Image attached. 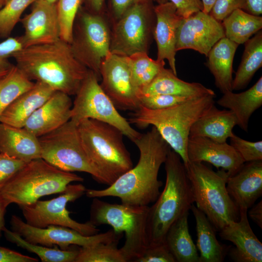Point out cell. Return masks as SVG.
Masks as SVG:
<instances>
[{"label": "cell", "mask_w": 262, "mask_h": 262, "mask_svg": "<svg viewBox=\"0 0 262 262\" xmlns=\"http://www.w3.org/2000/svg\"><path fill=\"white\" fill-rule=\"evenodd\" d=\"M8 70L0 72V79L2 78L4 75L6 74V73L8 72Z\"/></svg>", "instance_id": "cell-54"}, {"label": "cell", "mask_w": 262, "mask_h": 262, "mask_svg": "<svg viewBox=\"0 0 262 262\" xmlns=\"http://www.w3.org/2000/svg\"><path fill=\"white\" fill-rule=\"evenodd\" d=\"M0 153L25 163L41 158L38 138L24 128L0 122Z\"/></svg>", "instance_id": "cell-24"}, {"label": "cell", "mask_w": 262, "mask_h": 262, "mask_svg": "<svg viewBox=\"0 0 262 262\" xmlns=\"http://www.w3.org/2000/svg\"><path fill=\"white\" fill-rule=\"evenodd\" d=\"M26 163L19 159L0 153V192Z\"/></svg>", "instance_id": "cell-41"}, {"label": "cell", "mask_w": 262, "mask_h": 262, "mask_svg": "<svg viewBox=\"0 0 262 262\" xmlns=\"http://www.w3.org/2000/svg\"><path fill=\"white\" fill-rule=\"evenodd\" d=\"M84 179L73 172L61 170L42 158L26 163L7 182L0 196L9 205L32 204L42 196L63 192L72 182Z\"/></svg>", "instance_id": "cell-7"}, {"label": "cell", "mask_w": 262, "mask_h": 262, "mask_svg": "<svg viewBox=\"0 0 262 262\" xmlns=\"http://www.w3.org/2000/svg\"><path fill=\"white\" fill-rule=\"evenodd\" d=\"M151 0H111L113 16L117 20L133 5Z\"/></svg>", "instance_id": "cell-47"}, {"label": "cell", "mask_w": 262, "mask_h": 262, "mask_svg": "<svg viewBox=\"0 0 262 262\" xmlns=\"http://www.w3.org/2000/svg\"><path fill=\"white\" fill-rule=\"evenodd\" d=\"M78 128L83 147L105 185H111L133 166L124 135L117 128L93 119L82 120Z\"/></svg>", "instance_id": "cell-5"}, {"label": "cell", "mask_w": 262, "mask_h": 262, "mask_svg": "<svg viewBox=\"0 0 262 262\" xmlns=\"http://www.w3.org/2000/svg\"><path fill=\"white\" fill-rule=\"evenodd\" d=\"M245 0H216L209 14L217 20L222 21L234 10H244Z\"/></svg>", "instance_id": "cell-44"}, {"label": "cell", "mask_w": 262, "mask_h": 262, "mask_svg": "<svg viewBox=\"0 0 262 262\" xmlns=\"http://www.w3.org/2000/svg\"><path fill=\"white\" fill-rule=\"evenodd\" d=\"M31 12L20 19L24 34L19 37L23 48L54 42L60 38L57 4L36 0Z\"/></svg>", "instance_id": "cell-17"}, {"label": "cell", "mask_w": 262, "mask_h": 262, "mask_svg": "<svg viewBox=\"0 0 262 262\" xmlns=\"http://www.w3.org/2000/svg\"><path fill=\"white\" fill-rule=\"evenodd\" d=\"M149 209V206L113 204L93 198L89 221L96 227L108 225L115 232L124 233L125 242L120 250L126 262H135L148 246Z\"/></svg>", "instance_id": "cell-8"}, {"label": "cell", "mask_w": 262, "mask_h": 262, "mask_svg": "<svg viewBox=\"0 0 262 262\" xmlns=\"http://www.w3.org/2000/svg\"><path fill=\"white\" fill-rule=\"evenodd\" d=\"M203 4L202 11L209 14L216 0H201Z\"/></svg>", "instance_id": "cell-52"}, {"label": "cell", "mask_w": 262, "mask_h": 262, "mask_svg": "<svg viewBox=\"0 0 262 262\" xmlns=\"http://www.w3.org/2000/svg\"><path fill=\"white\" fill-rule=\"evenodd\" d=\"M38 138L41 158L66 172H83L98 183L106 184L100 173L89 159L82 143L78 124L70 120L58 129Z\"/></svg>", "instance_id": "cell-9"}, {"label": "cell", "mask_w": 262, "mask_h": 262, "mask_svg": "<svg viewBox=\"0 0 262 262\" xmlns=\"http://www.w3.org/2000/svg\"><path fill=\"white\" fill-rule=\"evenodd\" d=\"M164 164L166 180L164 190L149 206L147 223L148 245L164 243L170 227L188 213L194 203L191 185L180 155L171 148Z\"/></svg>", "instance_id": "cell-3"}, {"label": "cell", "mask_w": 262, "mask_h": 262, "mask_svg": "<svg viewBox=\"0 0 262 262\" xmlns=\"http://www.w3.org/2000/svg\"><path fill=\"white\" fill-rule=\"evenodd\" d=\"M82 0H59L57 14L60 29V38L70 44L76 15Z\"/></svg>", "instance_id": "cell-38"}, {"label": "cell", "mask_w": 262, "mask_h": 262, "mask_svg": "<svg viewBox=\"0 0 262 262\" xmlns=\"http://www.w3.org/2000/svg\"><path fill=\"white\" fill-rule=\"evenodd\" d=\"M244 11L255 16H260L262 14V0H245Z\"/></svg>", "instance_id": "cell-49"}, {"label": "cell", "mask_w": 262, "mask_h": 262, "mask_svg": "<svg viewBox=\"0 0 262 262\" xmlns=\"http://www.w3.org/2000/svg\"><path fill=\"white\" fill-rule=\"evenodd\" d=\"M262 66V31L261 30L245 43L242 60L232 80V90L245 88Z\"/></svg>", "instance_id": "cell-31"}, {"label": "cell", "mask_w": 262, "mask_h": 262, "mask_svg": "<svg viewBox=\"0 0 262 262\" xmlns=\"http://www.w3.org/2000/svg\"><path fill=\"white\" fill-rule=\"evenodd\" d=\"M238 122L229 110H219L214 105L192 126L189 137H204L218 143H225L233 134Z\"/></svg>", "instance_id": "cell-26"}, {"label": "cell", "mask_w": 262, "mask_h": 262, "mask_svg": "<svg viewBox=\"0 0 262 262\" xmlns=\"http://www.w3.org/2000/svg\"><path fill=\"white\" fill-rule=\"evenodd\" d=\"M110 40L109 30L103 17L97 14L82 13L70 44L75 57L99 80L101 63L110 53Z\"/></svg>", "instance_id": "cell-13"}, {"label": "cell", "mask_w": 262, "mask_h": 262, "mask_svg": "<svg viewBox=\"0 0 262 262\" xmlns=\"http://www.w3.org/2000/svg\"><path fill=\"white\" fill-rule=\"evenodd\" d=\"M158 4L167 2L173 3L176 8L177 14L182 18L203 10L201 0H155Z\"/></svg>", "instance_id": "cell-45"}, {"label": "cell", "mask_w": 262, "mask_h": 262, "mask_svg": "<svg viewBox=\"0 0 262 262\" xmlns=\"http://www.w3.org/2000/svg\"><path fill=\"white\" fill-rule=\"evenodd\" d=\"M225 37L221 22L202 11L182 18L176 36V51L191 49L206 57L213 46Z\"/></svg>", "instance_id": "cell-16"}, {"label": "cell", "mask_w": 262, "mask_h": 262, "mask_svg": "<svg viewBox=\"0 0 262 262\" xmlns=\"http://www.w3.org/2000/svg\"><path fill=\"white\" fill-rule=\"evenodd\" d=\"M190 210L196 223V247L199 252L200 262H222L229 250L216 237L215 229L205 214L193 204Z\"/></svg>", "instance_id": "cell-29"}, {"label": "cell", "mask_w": 262, "mask_h": 262, "mask_svg": "<svg viewBox=\"0 0 262 262\" xmlns=\"http://www.w3.org/2000/svg\"><path fill=\"white\" fill-rule=\"evenodd\" d=\"M131 80L137 93L150 83L164 68V61L154 60L147 52H140L127 56Z\"/></svg>", "instance_id": "cell-33"}, {"label": "cell", "mask_w": 262, "mask_h": 262, "mask_svg": "<svg viewBox=\"0 0 262 262\" xmlns=\"http://www.w3.org/2000/svg\"><path fill=\"white\" fill-rule=\"evenodd\" d=\"M118 243H99L81 246L75 262H126L117 247Z\"/></svg>", "instance_id": "cell-36"}, {"label": "cell", "mask_w": 262, "mask_h": 262, "mask_svg": "<svg viewBox=\"0 0 262 262\" xmlns=\"http://www.w3.org/2000/svg\"><path fill=\"white\" fill-rule=\"evenodd\" d=\"M55 92L39 81L29 90L19 96L2 113L0 122L23 128L31 115Z\"/></svg>", "instance_id": "cell-23"}, {"label": "cell", "mask_w": 262, "mask_h": 262, "mask_svg": "<svg viewBox=\"0 0 262 262\" xmlns=\"http://www.w3.org/2000/svg\"><path fill=\"white\" fill-rule=\"evenodd\" d=\"M89 7L95 13L100 12L103 6L104 0H86Z\"/></svg>", "instance_id": "cell-51"}, {"label": "cell", "mask_w": 262, "mask_h": 262, "mask_svg": "<svg viewBox=\"0 0 262 262\" xmlns=\"http://www.w3.org/2000/svg\"><path fill=\"white\" fill-rule=\"evenodd\" d=\"M6 3V0H0V9Z\"/></svg>", "instance_id": "cell-53"}, {"label": "cell", "mask_w": 262, "mask_h": 262, "mask_svg": "<svg viewBox=\"0 0 262 262\" xmlns=\"http://www.w3.org/2000/svg\"><path fill=\"white\" fill-rule=\"evenodd\" d=\"M12 230L26 241L49 247L58 246L61 249H68L71 246H84L99 243L119 242L122 233L110 229L105 232L85 236L73 229L55 225L45 228L32 226L16 215L10 220Z\"/></svg>", "instance_id": "cell-14"}, {"label": "cell", "mask_w": 262, "mask_h": 262, "mask_svg": "<svg viewBox=\"0 0 262 262\" xmlns=\"http://www.w3.org/2000/svg\"><path fill=\"white\" fill-rule=\"evenodd\" d=\"M184 214L170 227L164 243L174 257L176 262H200L199 255L190 234L188 217Z\"/></svg>", "instance_id": "cell-30"}, {"label": "cell", "mask_w": 262, "mask_h": 262, "mask_svg": "<svg viewBox=\"0 0 262 262\" xmlns=\"http://www.w3.org/2000/svg\"><path fill=\"white\" fill-rule=\"evenodd\" d=\"M99 79L92 70L88 72L75 94L70 120L78 124L85 119H93L113 125L133 142L141 134L118 112L98 83Z\"/></svg>", "instance_id": "cell-10"}, {"label": "cell", "mask_w": 262, "mask_h": 262, "mask_svg": "<svg viewBox=\"0 0 262 262\" xmlns=\"http://www.w3.org/2000/svg\"><path fill=\"white\" fill-rule=\"evenodd\" d=\"M229 138L230 145L238 152L245 162L262 160V141H247L234 133Z\"/></svg>", "instance_id": "cell-39"}, {"label": "cell", "mask_w": 262, "mask_h": 262, "mask_svg": "<svg viewBox=\"0 0 262 262\" xmlns=\"http://www.w3.org/2000/svg\"><path fill=\"white\" fill-rule=\"evenodd\" d=\"M215 95L191 98L175 106L151 110L142 106L130 114V124L144 129L154 127L170 148L180 157L184 164L188 162L187 144L193 124L214 105Z\"/></svg>", "instance_id": "cell-4"}, {"label": "cell", "mask_w": 262, "mask_h": 262, "mask_svg": "<svg viewBox=\"0 0 262 262\" xmlns=\"http://www.w3.org/2000/svg\"><path fill=\"white\" fill-rule=\"evenodd\" d=\"M226 187L239 209L248 210L262 195V160L245 162Z\"/></svg>", "instance_id": "cell-22"}, {"label": "cell", "mask_w": 262, "mask_h": 262, "mask_svg": "<svg viewBox=\"0 0 262 262\" xmlns=\"http://www.w3.org/2000/svg\"><path fill=\"white\" fill-rule=\"evenodd\" d=\"M101 88L117 109L134 111L139 107L137 91L131 77L127 56L110 53L100 67Z\"/></svg>", "instance_id": "cell-15"}, {"label": "cell", "mask_w": 262, "mask_h": 262, "mask_svg": "<svg viewBox=\"0 0 262 262\" xmlns=\"http://www.w3.org/2000/svg\"><path fill=\"white\" fill-rule=\"evenodd\" d=\"M12 57L30 80L69 96L75 95L89 70L75 57L70 44L61 38L24 48Z\"/></svg>", "instance_id": "cell-2"}, {"label": "cell", "mask_w": 262, "mask_h": 262, "mask_svg": "<svg viewBox=\"0 0 262 262\" xmlns=\"http://www.w3.org/2000/svg\"><path fill=\"white\" fill-rule=\"evenodd\" d=\"M225 36L238 45L245 43L262 28V17L238 9L222 21Z\"/></svg>", "instance_id": "cell-32"}, {"label": "cell", "mask_w": 262, "mask_h": 262, "mask_svg": "<svg viewBox=\"0 0 262 262\" xmlns=\"http://www.w3.org/2000/svg\"><path fill=\"white\" fill-rule=\"evenodd\" d=\"M135 262H176L165 243L148 245Z\"/></svg>", "instance_id": "cell-42"}, {"label": "cell", "mask_w": 262, "mask_h": 262, "mask_svg": "<svg viewBox=\"0 0 262 262\" xmlns=\"http://www.w3.org/2000/svg\"><path fill=\"white\" fill-rule=\"evenodd\" d=\"M3 232L8 241L36 254L42 262H75L78 253V250L59 249L31 243L5 227Z\"/></svg>", "instance_id": "cell-34"}, {"label": "cell", "mask_w": 262, "mask_h": 262, "mask_svg": "<svg viewBox=\"0 0 262 262\" xmlns=\"http://www.w3.org/2000/svg\"><path fill=\"white\" fill-rule=\"evenodd\" d=\"M189 162L211 164L230 176L237 172L245 163L230 144L218 143L204 137H189L187 144Z\"/></svg>", "instance_id": "cell-18"}, {"label": "cell", "mask_w": 262, "mask_h": 262, "mask_svg": "<svg viewBox=\"0 0 262 262\" xmlns=\"http://www.w3.org/2000/svg\"><path fill=\"white\" fill-rule=\"evenodd\" d=\"M50 3H56L57 0H44Z\"/></svg>", "instance_id": "cell-55"}, {"label": "cell", "mask_w": 262, "mask_h": 262, "mask_svg": "<svg viewBox=\"0 0 262 262\" xmlns=\"http://www.w3.org/2000/svg\"><path fill=\"white\" fill-rule=\"evenodd\" d=\"M8 205L0 196V239L5 227L4 216Z\"/></svg>", "instance_id": "cell-50"}, {"label": "cell", "mask_w": 262, "mask_h": 262, "mask_svg": "<svg viewBox=\"0 0 262 262\" xmlns=\"http://www.w3.org/2000/svg\"><path fill=\"white\" fill-rule=\"evenodd\" d=\"M38 260L0 246V262H37Z\"/></svg>", "instance_id": "cell-46"}, {"label": "cell", "mask_w": 262, "mask_h": 262, "mask_svg": "<svg viewBox=\"0 0 262 262\" xmlns=\"http://www.w3.org/2000/svg\"><path fill=\"white\" fill-rule=\"evenodd\" d=\"M246 209L239 210L237 221L231 222L220 230L223 240L232 243L235 247L229 248L230 258L236 262H262V244L253 232Z\"/></svg>", "instance_id": "cell-19"}, {"label": "cell", "mask_w": 262, "mask_h": 262, "mask_svg": "<svg viewBox=\"0 0 262 262\" xmlns=\"http://www.w3.org/2000/svg\"><path fill=\"white\" fill-rule=\"evenodd\" d=\"M23 49L19 37L7 38L0 43V72L7 71L13 66L9 58Z\"/></svg>", "instance_id": "cell-43"}, {"label": "cell", "mask_w": 262, "mask_h": 262, "mask_svg": "<svg viewBox=\"0 0 262 262\" xmlns=\"http://www.w3.org/2000/svg\"><path fill=\"white\" fill-rule=\"evenodd\" d=\"M133 142L140 153L136 165L105 189H86L87 197H116L122 204L135 206H148L156 201L163 185L159 170L171 148L153 126Z\"/></svg>", "instance_id": "cell-1"}, {"label": "cell", "mask_w": 262, "mask_h": 262, "mask_svg": "<svg viewBox=\"0 0 262 262\" xmlns=\"http://www.w3.org/2000/svg\"><path fill=\"white\" fill-rule=\"evenodd\" d=\"M72 104L69 95L55 91L31 115L23 128L38 138L47 134L70 120Z\"/></svg>", "instance_id": "cell-20"}, {"label": "cell", "mask_w": 262, "mask_h": 262, "mask_svg": "<svg viewBox=\"0 0 262 262\" xmlns=\"http://www.w3.org/2000/svg\"><path fill=\"white\" fill-rule=\"evenodd\" d=\"M248 211L250 219L262 229V200L253 204Z\"/></svg>", "instance_id": "cell-48"}, {"label": "cell", "mask_w": 262, "mask_h": 262, "mask_svg": "<svg viewBox=\"0 0 262 262\" xmlns=\"http://www.w3.org/2000/svg\"><path fill=\"white\" fill-rule=\"evenodd\" d=\"M156 17L154 35L157 46V59H166L170 69L177 75L175 56L177 30L182 17L171 2L159 4L154 7Z\"/></svg>", "instance_id": "cell-21"}, {"label": "cell", "mask_w": 262, "mask_h": 262, "mask_svg": "<svg viewBox=\"0 0 262 262\" xmlns=\"http://www.w3.org/2000/svg\"><path fill=\"white\" fill-rule=\"evenodd\" d=\"M86 189L81 184H68L58 196L48 200H37L20 206L28 224L37 228H45L50 225L65 227L78 231L85 236L99 233V230L89 221L84 223L77 222L69 216L66 208L67 204L82 196Z\"/></svg>", "instance_id": "cell-12"}, {"label": "cell", "mask_w": 262, "mask_h": 262, "mask_svg": "<svg viewBox=\"0 0 262 262\" xmlns=\"http://www.w3.org/2000/svg\"><path fill=\"white\" fill-rule=\"evenodd\" d=\"M164 94L199 97L215 95L214 92L198 82H188L178 78L171 69L164 67L147 85L138 91V98L142 96Z\"/></svg>", "instance_id": "cell-25"}, {"label": "cell", "mask_w": 262, "mask_h": 262, "mask_svg": "<svg viewBox=\"0 0 262 262\" xmlns=\"http://www.w3.org/2000/svg\"><path fill=\"white\" fill-rule=\"evenodd\" d=\"M217 103L232 111L237 118V125L247 132L251 116L262 105V77L245 91L235 93L231 91L223 93Z\"/></svg>", "instance_id": "cell-28"}, {"label": "cell", "mask_w": 262, "mask_h": 262, "mask_svg": "<svg viewBox=\"0 0 262 262\" xmlns=\"http://www.w3.org/2000/svg\"><path fill=\"white\" fill-rule=\"evenodd\" d=\"M192 98H194L158 94L142 96L139 99L140 106L151 110H161L175 106Z\"/></svg>", "instance_id": "cell-40"}, {"label": "cell", "mask_w": 262, "mask_h": 262, "mask_svg": "<svg viewBox=\"0 0 262 262\" xmlns=\"http://www.w3.org/2000/svg\"><path fill=\"white\" fill-rule=\"evenodd\" d=\"M36 0H9L0 9V37L8 38L20 17Z\"/></svg>", "instance_id": "cell-37"}, {"label": "cell", "mask_w": 262, "mask_h": 262, "mask_svg": "<svg viewBox=\"0 0 262 262\" xmlns=\"http://www.w3.org/2000/svg\"><path fill=\"white\" fill-rule=\"evenodd\" d=\"M34 82L30 80L16 65L0 79V116L21 94L31 89Z\"/></svg>", "instance_id": "cell-35"}, {"label": "cell", "mask_w": 262, "mask_h": 262, "mask_svg": "<svg viewBox=\"0 0 262 262\" xmlns=\"http://www.w3.org/2000/svg\"><path fill=\"white\" fill-rule=\"evenodd\" d=\"M239 45L224 37L208 52L206 66L214 77L215 84L223 94L232 90V65Z\"/></svg>", "instance_id": "cell-27"}, {"label": "cell", "mask_w": 262, "mask_h": 262, "mask_svg": "<svg viewBox=\"0 0 262 262\" xmlns=\"http://www.w3.org/2000/svg\"><path fill=\"white\" fill-rule=\"evenodd\" d=\"M152 0L136 3L117 20L110 40V52L129 56L147 52L155 16Z\"/></svg>", "instance_id": "cell-11"}, {"label": "cell", "mask_w": 262, "mask_h": 262, "mask_svg": "<svg viewBox=\"0 0 262 262\" xmlns=\"http://www.w3.org/2000/svg\"><path fill=\"white\" fill-rule=\"evenodd\" d=\"M190 182L194 202L206 216L216 230L220 231L231 222L239 219V209L228 192V173L215 172L202 163L185 164Z\"/></svg>", "instance_id": "cell-6"}, {"label": "cell", "mask_w": 262, "mask_h": 262, "mask_svg": "<svg viewBox=\"0 0 262 262\" xmlns=\"http://www.w3.org/2000/svg\"><path fill=\"white\" fill-rule=\"evenodd\" d=\"M9 0H6V3L9 1Z\"/></svg>", "instance_id": "cell-56"}]
</instances>
